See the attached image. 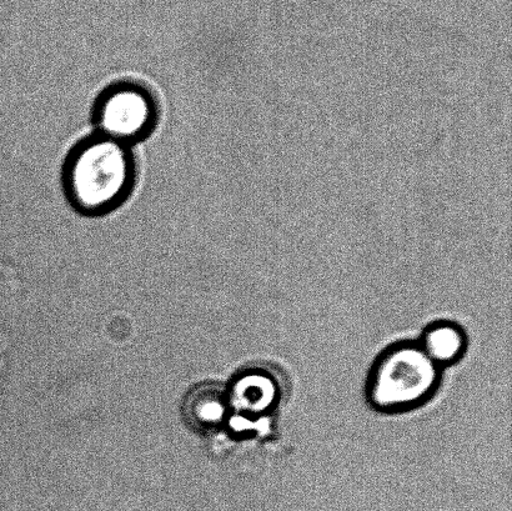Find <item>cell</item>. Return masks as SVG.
I'll use <instances>...</instances> for the list:
<instances>
[{"mask_svg": "<svg viewBox=\"0 0 512 511\" xmlns=\"http://www.w3.org/2000/svg\"><path fill=\"white\" fill-rule=\"evenodd\" d=\"M135 165L128 145L98 135L70 153L64 187L73 207L85 215L107 214L132 193Z\"/></svg>", "mask_w": 512, "mask_h": 511, "instance_id": "obj_1", "label": "cell"}, {"mask_svg": "<svg viewBox=\"0 0 512 511\" xmlns=\"http://www.w3.org/2000/svg\"><path fill=\"white\" fill-rule=\"evenodd\" d=\"M440 377V368L419 343H396L375 360L366 382V398L378 412H408L433 397Z\"/></svg>", "mask_w": 512, "mask_h": 511, "instance_id": "obj_2", "label": "cell"}, {"mask_svg": "<svg viewBox=\"0 0 512 511\" xmlns=\"http://www.w3.org/2000/svg\"><path fill=\"white\" fill-rule=\"evenodd\" d=\"M157 117L152 94L134 83H119L105 90L94 110L99 135L128 147L152 133Z\"/></svg>", "mask_w": 512, "mask_h": 511, "instance_id": "obj_3", "label": "cell"}, {"mask_svg": "<svg viewBox=\"0 0 512 511\" xmlns=\"http://www.w3.org/2000/svg\"><path fill=\"white\" fill-rule=\"evenodd\" d=\"M418 343L430 360L441 368L453 365L464 357L468 338L458 324L436 322L424 330Z\"/></svg>", "mask_w": 512, "mask_h": 511, "instance_id": "obj_4", "label": "cell"}, {"mask_svg": "<svg viewBox=\"0 0 512 511\" xmlns=\"http://www.w3.org/2000/svg\"><path fill=\"white\" fill-rule=\"evenodd\" d=\"M242 380L244 382L240 383L239 387L243 393L240 397L244 395L245 404L250 410L260 413L274 408L279 398V385L273 375L255 372Z\"/></svg>", "mask_w": 512, "mask_h": 511, "instance_id": "obj_5", "label": "cell"}]
</instances>
